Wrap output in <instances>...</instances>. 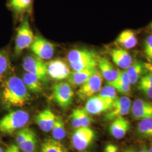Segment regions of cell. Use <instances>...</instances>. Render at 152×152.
Here are the masks:
<instances>
[{
    "mask_svg": "<svg viewBox=\"0 0 152 152\" xmlns=\"http://www.w3.org/2000/svg\"><path fill=\"white\" fill-rule=\"evenodd\" d=\"M31 96L22 79L16 76L9 77L3 85L2 100L6 107H23Z\"/></svg>",
    "mask_w": 152,
    "mask_h": 152,
    "instance_id": "obj_1",
    "label": "cell"
},
{
    "mask_svg": "<svg viewBox=\"0 0 152 152\" xmlns=\"http://www.w3.org/2000/svg\"><path fill=\"white\" fill-rule=\"evenodd\" d=\"M100 56L94 50L87 49L72 50L67 55L68 61L73 71L95 68Z\"/></svg>",
    "mask_w": 152,
    "mask_h": 152,
    "instance_id": "obj_2",
    "label": "cell"
},
{
    "mask_svg": "<svg viewBox=\"0 0 152 152\" xmlns=\"http://www.w3.org/2000/svg\"><path fill=\"white\" fill-rule=\"evenodd\" d=\"M29 115L23 110H17L5 115L0 119V132L11 134L27 124Z\"/></svg>",
    "mask_w": 152,
    "mask_h": 152,
    "instance_id": "obj_3",
    "label": "cell"
},
{
    "mask_svg": "<svg viewBox=\"0 0 152 152\" xmlns=\"http://www.w3.org/2000/svg\"><path fill=\"white\" fill-rule=\"evenodd\" d=\"M34 38V36L29 22L28 16H26L23 19L17 31L14 47V56L15 57L18 56L25 49L29 48L32 44Z\"/></svg>",
    "mask_w": 152,
    "mask_h": 152,
    "instance_id": "obj_4",
    "label": "cell"
},
{
    "mask_svg": "<svg viewBox=\"0 0 152 152\" xmlns=\"http://www.w3.org/2000/svg\"><path fill=\"white\" fill-rule=\"evenodd\" d=\"M103 77L100 71H96L86 81L80 86L76 92L77 96L82 101L87 100L100 91L102 88Z\"/></svg>",
    "mask_w": 152,
    "mask_h": 152,
    "instance_id": "obj_5",
    "label": "cell"
},
{
    "mask_svg": "<svg viewBox=\"0 0 152 152\" xmlns=\"http://www.w3.org/2000/svg\"><path fill=\"white\" fill-rule=\"evenodd\" d=\"M22 65L26 72L37 77L42 83L48 82L46 64L44 60L34 55H29L24 58Z\"/></svg>",
    "mask_w": 152,
    "mask_h": 152,
    "instance_id": "obj_6",
    "label": "cell"
},
{
    "mask_svg": "<svg viewBox=\"0 0 152 152\" xmlns=\"http://www.w3.org/2000/svg\"><path fill=\"white\" fill-rule=\"evenodd\" d=\"M74 92L68 82H60L53 87L52 99L62 108H68L73 103Z\"/></svg>",
    "mask_w": 152,
    "mask_h": 152,
    "instance_id": "obj_7",
    "label": "cell"
},
{
    "mask_svg": "<svg viewBox=\"0 0 152 152\" xmlns=\"http://www.w3.org/2000/svg\"><path fill=\"white\" fill-rule=\"evenodd\" d=\"M96 134L91 128L88 127L76 129L72 137V144L78 151H83L94 140Z\"/></svg>",
    "mask_w": 152,
    "mask_h": 152,
    "instance_id": "obj_8",
    "label": "cell"
},
{
    "mask_svg": "<svg viewBox=\"0 0 152 152\" xmlns=\"http://www.w3.org/2000/svg\"><path fill=\"white\" fill-rule=\"evenodd\" d=\"M46 64L48 76L55 81H60L67 79L71 75L69 66L63 59H53L46 63Z\"/></svg>",
    "mask_w": 152,
    "mask_h": 152,
    "instance_id": "obj_9",
    "label": "cell"
},
{
    "mask_svg": "<svg viewBox=\"0 0 152 152\" xmlns=\"http://www.w3.org/2000/svg\"><path fill=\"white\" fill-rule=\"evenodd\" d=\"M34 55L42 60H49L54 56L55 46L54 44L37 35L29 47Z\"/></svg>",
    "mask_w": 152,
    "mask_h": 152,
    "instance_id": "obj_10",
    "label": "cell"
},
{
    "mask_svg": "<svg viewBox=\"0 0 152 152\" xmlns=\"http://www.w3.org/2000/svg\"><path fill=\"white\" fill-rule=\"evenodd\" d=\"M131 107V100L127 96L118 97L114 100L111 109L106 112L104 118L112 121L119 117H124L129 113Z\"/></svg>",
    "mask_w": 152,
    "mask_h": 152,
    "instance_id": "obj_11",
    "label": "cell"
},
{
    "mask_svg": "<svg viewBox=\"0 0 152 152\" xmlns=\"http://www.w3.org/2000/svg\"><path fill=\"white\" fill-rule=\"evenodd\" d=\"M113 102L98 95L88 98L84 109L88 114L98 115L107 112L112 107Z\"/></svg>",
    "mask_w": 152,
    "mask_h": 152,
    "instance_id": "obj_12",
    "label": "cell"
},
{
    "mask_svg": "<svg viewBox=\"0 0 152 152\" xmlns=\"http://www.w3.org/2000/svg\"><path fill=\"white\" fill-rule=\"evenodd\" d=\"M131 114L134 118L141 120L152 118V103L142 99H136L131 107Z\"/></svg>",
    "mask_w": 152,
    "mask_h": 152,
    "instance_id": "obj_13",
    "label": "cell"
},
{
    "mask_svg": "<svg viewBox=\"0 0 152 152\" xmlns=\"http://www.w3.org/2000/svg\"><path fill=\"white\" fill-rule=\"evenodd\" d=\"M129 121L124 117H119L113 120L109 127L110 134L117 139L124 138L130 129Z\"/></svg>",
    "mask_w": 152,
    "mask_h": 152,
    "instance_id": "obj_14",
    "label": "cell"
},
{
    "mask_svg": "<svg viewBox=\"0 0 152 152\" xmlns=\"http://www.w3.org/2000/svg\"><path fill=\"white\" fill-rule=\"evenodd\" d=\"M34 0H8L7 6L15 15L31 14L33 7Z\"/></svg>",
    "mask_w": 152,
    "mask_h": 152,
    "instance_id": "obj_15",
    "label": "cell"
},
{
    "mask_svg": "<svg viewBox=\"0 0 152 152\" xmlns=\"http://www.w3.org/2000/svg\"><path fill=\"white\" fill-rule=\"evenodd\" d=\"M71 123L75 129L88 127L93 122V119L84 108L75 109L71 115Z\"/></svg>",
    "mask_w": 152,
    "mask_h": 152,
    "instance_id": "obj_16",
    "label": "cell"
},
{
    "mask_svg": "<svg viewBox=\"0 0 152 152\" xmlns=\"http://www.w3.org/2000/svg\"><path fill=\"white\" fill-rule=\"evenodd\" d=\"M56 116L50 109L46 108L38 113L36 118V123L39 129L44 132L52 130Z\"/></svg>",
    "mask_w": 152,
    "mask_h": 152,
    "instance_id": "obj_17",
    "label": "cell"
},
{
    "mask_svg": "<svg viewBox=\"0 0 152 152\" xmlns=\"http://www.w3.org/2000/svg\"><path fill=\"white\" fill-rule=\"evenodd\" d=\"M110 54L114 64L124 70L127 69L133 61L130 54L122 48L113 49Z\"/></svg>",
    "mask_w": 152,
    "mask_h": 152,
    "instance_id": "obj_18",
    "label": "cell"
},
{
    "mask_svg": "<svg viewBox=\"0 0 152 152\" xmlns=\"http://www.w3.org/2000/svg\"><path fill=\"white\" fill-rule=\"evenodd\" d=\"M98 66L103 77L107 81V83L113 82L117 80L119 71L115 69L112 63L106 58H100Z\"/></svg>",
    "mask_w": 152,
    "mask_h": 152,
    "instance_id": "obj_19",
    "label": "cell"
},
{
    "mask_svg": "<svg viewBox=\"0 0 152 152\" xmlns=\"http://www.w3.org/2000/svg\"><path fill=\"white\" fill-rule=\"evenodd\" d=\"M97 69L96 68L81 71H72L67 78L68 82L72 87L81 86Z\"/></svg>",
    "mask_w": 152,
    "mask_h": 152,
    "instance_id": "obj_20",
    "label": "cell"
},
{
    "mask_svg": "<svg viewBox=\"0 0 152 152\" xmlns=\"http://www.w3.org/2000/svg\"><path fill=\"white\" fill-rule=\"evenodd\" d=\"M115 42L122 49H131L135 47L137 41L135 32L130 29H126L120 33Z\"/></svg>",
    "mask_w": 152,
    "mask_h": 152,
    "instance_id": "obj_21",
    "label": "cell"
},
{
    "mask_svg": "<svg viewBox=\"0 0 152 152\" xmlns=\"http://www.w3.org/2000/svg\"><path fill=\"white\" fill-rule=\"evenodd\" d=\"M130 80L131 84L134 85L147 71L144 63L140 61H132L130 66L126 69Z\"/></svg>",
    "mask_w": 152,
    "mask_h": 152,
    "instance_id": "obj_22",
    "label": "cell"
},
{
    "mask_svg": "<svg viewBox=\"0 0 152 152\" xmlns=\"http://www.w3.org/2000/svg\"><path fill=\"white\" fill-rule=\"evenodd\" d=\"M22 80L28 90L33 92H40L42 91V82L37 77L26 72L23 74Z\"/></svg>",
    "mask_w": 152,
    "mask_h": 152,
    "instance_id": "obj_23",
    "label": "cell"
},
{
    "mask_svg": "<svg viewBox=\"0 0 152 152\" xmlns=\"http://www.w3.org/2000/svg\"><path fill=\"white\" fill-rule=\"evenodd\" d=\"M40 152H68V151L60 141L48 139L41 144Z\"/></svg>",
    "mask_w": 152,
    "mask_h": 152,
    "instance_id": "obj_24",
    "label": "cell"
},
{
    "mask_svg": "<svg viewBox=\"0 0 152 152\" xmlns=\"http://www.w3.org/2000/svg\"><path fill=\"white\" fill-rule=\"evenodd\" d=\"M136 133L141 138H152V118L140 120L137 126Z\"/></svg>",
    "mask_w": 152,
    "mask_h": 152,
    "instance_id": "obj_25",
    "label": "cell"
},
{
    "mask_svg": "<svg viewBox=\"0 0 152 152\" xmlns=\"http://www.w3.org/2000/svg\"><path fill=\"white\" fill-rule=\"evenodd\" d=\"M37 138L36 133L31 129L27 139L19 148L23 152H37Z\"/></svg>",
    "mask_w": 152,
    "mask_h": 152,
    "instance_id": "obj_26",
    "label": "cell"
},
{
    "mask_svg": "<svg viewBox=\"0 0 152 152\" xmlns=\"http://www.w3.org/2000/svg\"><path fill=\"white\" fill-rule=\"evenodd\" d=\"M51 131L53 138L56 140L60 141L66 136L64 124L62 118L59 116L56 117L54 125Z\"/></svg>",
    "mask_w": 152,
    "mask_h": 152,
    "instance_id": "obj_27",
    "label": "cell"
},
{
    "mask_svg": "<svg viewBox=\"0 0 152 152\" xmlns=\"http://www.w3.org/2000/svg\"><path fill=\"white\" fill-rule=\"evenodd\" d=\"M98 95L113 102H114V100L118 98L117 90L113 86L109 85L102 88Z\"/></svg>",
    "mask_w": 152,
    "mask_h": 152,
    "instance_id": "obj_28",
    "label": "cell"
},
{
    "mask_svg": "<svg viewBox=\"0 0 152 152\" xmlns=\"http://www.w3.org/2000/svg\"><path fill=\"white\" fill-rule=\"evenodd\" d=\"M107 85L113 86L117 91L122 94L128 95L130 92L131 84L126 83L118 80H116L113 82L107 83Z\"/></svg>",
    "mask_w": 152,
    "mask_h": 152,
    "instance_id": "obj_29",
    "label": "cell"
},
{
    "mask_svg": "<svg viewBox=\"0 0 152 152\" xmlns=\"http://www.w3.org/2000/svg\"><path fill=\"white\" fill-rule=\"evenodd\" d=\"M10 66V63L9 55L5 51H0V76L5 73Z\"/></svg>",
    "mask_w": 152,
    "mask_h": 152,
    "instance_id": "obj_30",
    "label": "cell"
},
{
    "mask_svg": "<svg viewBox=\"0 0 152 152\" xmlns=\"http://www.w3.org/2000/svg\"><path fill=\"white\" fill-rule=\"evenodd\" d=\"M144 52L147 60L152 64V35L148 36L144 41Z\"/></svg>",
    "mask_w": 152,
    "mask_h": 152,
    "instance_id": "obj_31",
    "label": "cell"
},
{
    "mask_svg": "<svg viewBox=\"0 0 152 152\" xmlns=\"http://www.w3.org/2000/svg\"><path fill=\"white\" fill-rule=\"evenodd\" d=\"M31 130V129H30L24 128L22 130H20L17 132L16 141L17 142V145L18 147L22 145L25 142Z\"/></svg>",
    "mask_w": 152,
    "mask_h": 152,
    "instance_id": "obj_32",
    "label": "cell"
},
{
    "mask_svg": "<svg viewBox=\"0 0 152 152\" xmlns=\"http://www.w3.org/2000/svg\"><path fill=\"white\" fill-rule=\"evenodd\" d=\"M138 88L147 97L152 99V86L139 82V85H138Z\"/></svg>",
    "mask_w": 152,
    "mask_h": 152,
    "instance_id": "obj_33",
    "label": "cell"
},
{
    "mask_svg": "<svg viewBox=\"0 0 152 152\" xmlns=\"http://www.w3.org/2000/svg\"><path fill=\"white\" fill-rule=\"evenodd\" d=\"M139 82L152 86V73H150L142 76Z\"/></svg>",
    "mask_w": 152,
    "mask_h": 152,
    "instance_id": "obj_34",
    "label": "cell"
},
{
    "mask_svg": "<svg viewBox=\"0 0 152 152\" xmlns=\"http://www.w3.org/2000/svg\"><path fill=\"white\" fill-rule=\"evenodd\" d=\"M118 148L113 144H108L104 148V152H118Z\"/></svg>",
    "mask_w": 152,
    "mask_h": 152,
    "instance_id": "obj_35",
    "label": "cell"
},
{
    "mask_svg": "<svg viewBox=\"0 0 152 152\" xmlns=\"http://www.w3.org/2000/svg\"><path fill=\"white\" fill-rule=\"evenodd\" d=\"M6 150L9 152H21L20 149L19 148L18 146L17 145L15 144H12L7 147Z\"/></svg>",
    "mask_w": 152,
    "mask_h": 152,
    "instance_id": "obj_36",
    "label": "cell"
},
{
    "mask_svg": "<svg viewBox=\"0 0 152 152\" xmlns=\"http://www.w3.org/2000/svg\"><path fill=\"white\" fill-rule=\"evenodd\" d=\"M139 152H148V149L145 145H142Z\"/></svg>",
    "mask_w": 152,
    "mask_h": 152,
    "instance_id": "obj_37",
    "label": "cell"
},
{
    "mask_svg": "<svg viewBox=\"0 0 152 152\" xmlns=\"http://www.w3.org/2000/svg\"><path fill=\"white\" fill-rule=\"evenodd\" d=\"M145 67H146L147 71H148V70L151 71L152 73V64H151V63H150V64H145Z\"/></svg>",
    "mask_w": 152,
    "mask_h": 152,
    "instance_id": "obj_38",
    "label": "cell"
},
{
    "mask_svg": "<svg viewBox=\"0 0 152 152\" xmlns=\"http://www.w3.org/2000/svg\"><path fill=\"white\" fill-rule=\"evenodd\" d=\"M122 152H137L135 149H131V148H129V149H125V151H124Z\"/></svg>",
    "mask_w": 152,
    "mask_h": 152,
    "instance_id": "obj_39",
    "label": "cell"
},
{
    "mask_svg": "<svg viewBox=\"0 0 152 152\" xmlns=\"http://www.w3.org/2000/svg\"><path fill=\"white\" fill-rule=\"evenodd\" d=\"M148 152H152V142L150 144V146L148 149Z\"/></svg>",
    "mask_w": 152,
    "mask_h": 152,
    "instance_id": "obj_40",
    "label": "cell"
},
{
    "mask_svg": "<svg viewBox=\"0 0 152 152\" xmlns=\"http://www.w3.org/2000/svg\"><path fill=\"white\" fill-rule=\"evenodd\" d=\"M0 152H4L3 151V150L1 149V148H0Z\"/></svg>",
    "mask_w": 152,
    "mask_h": 152,
    "instance_id": "obj_41",
    "label": "cell"
},
{
    "mask_svg": "<svg viewBox=\"0 0 152 152\" xmlns=\"http://www.w3.org/2000/svg\"><path fill=\"white\" fill-rule=\"evenodd\" d=\"M150 27H151V30H152V23L151 24V26H150Z\"/></svg>",
    "mask_w": 152,
    "mask_h": 152,
    "instance_id": "obj_42",
    "label": "cell"
},
{
    "mask_svg": "<svg viewBox=\"0 0 152 152\" xmlns=\"http://www.w3.org/2000/svg\"><path fill=\"white\" fill-rule=\"evenodd\" d=\"M5 152H9V151H7V150H6Z\"/></svg>",
    "mask_w": 152,
    "mask_h": 152,
    "instance_id": "obj_43",
    "label": "cell"
},
{
    "mask_svg": "<svg viewBox=\"0 0 152 152\" xmlns=\"http://www.w3.org/2000/svg\"></svg>",
    "mask_w": 152,
    "mask_h": 152,
    "instance_id": "obj_44",
    "label": "cell"
}]
</instances>
